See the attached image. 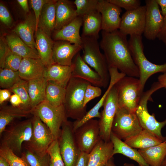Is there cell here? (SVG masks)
<instances>
[{"label": "cell", "mask_w": 166, "mask_h": 166, "mask_svg": "<svg viewBox=\"0 0 166 166\" xmlns=\"http://www.w3.org/2000/svg\"><path fill=\"white\" fill-rule=\"evenodd\" d=\"M99 43L109 68L114 67L126 76L139 78L138 68L132 58L127 36L119 30L111 32L102 31Z\"/></svg>", "instance_id": "obj_1"}, {"label": "cell", "mask_w": 166, "mask_h": 166, "mask_svg": "<svg viewBox=\"0 0 166 166\" xmlns=\"http://www.w3.org/2000/svg\"><path fill=\"white\" fill-rule=\"evenodd\" d=\"M90 84L83 79L71 77L66 86L63 104L67 118L78 120L86 114L84 95L86 87Z\"/></svg>", "instance_id": "obj_2"}, {"label": "cell", "mask_w": 166, "mask_h": 166, "mask_svg": "<svg viewBox=\"0 0 166 166\" xmlns=\"http://www.w3.org/2000/svg\"><path fill=\"white\" fill-rule=\"evenodd\" d=\"M128 42L132 58L139 70V79L144 90L146 81L151 76L159 72L166 73V63L157 65L148 60L144 52L142 35L130 36Z\"/></svg>", "instance_id": "obj_3"}, {"label": "cell", "mask_w": 166, "mask_h": 166, "mask_svg": "<svg viewBox=\"0 0 166 166\" xmlns=\"http://www.w3.org/2000/svg\"><path fill=\"white\" fill-rule=\"evenodd\" d=\"M115 85L118 107L136 113L143 93L139 78L125 76Z\"/></svg>", "instance_id": "obj_4"}, {"label": "cell", "mask_w": 166, "mask_h": 166, "mask_svg": "<svg viewBox=\"0 0 166 166\" xmlns=\"http://www.w3.org/2000/svg\"><path fill=\"white\" fill-rule=\"evenodd\" d=\"M81 38L82 58L99 74L106 88L109 85L110 76L105 57L100 50L98 39L91 37Z\"/></svg>", "instance_id": "obj_5"}, {"label": "cell", "mask_w": 166, "mask_h": 166, "mask_svg": "<svg viewBox=\"0 0 166 166\" xmlns=\"http://www.w3.org/2000/svg\"><path fill=\"white\" fill-rule=\"evenodd\" d=\"M32 131V118L6 128L0 136V146L9 149L21 156L23 144L30 140Z\"/></svg>", "instance_id": "obj_6"}, {"label": "cell", "mask_w": 166, "mask_h": 166, "mask_svg": "<svg viewBox=\"0 0 166 166\" xmlns=\"http://www.w3.org/2000/svg\"><path fill=\"white\" fill-rule=\"evenodd\" d=\"M33 115L38 116L49 128L54 140H58L61 132V127L67 120L63 105H52L45 100L31 111Z\"/></svg>", "instance_id": "obj_7"}, {"label": "cell", "mask_w": 166, "mask_h": 166, "mask_svg": "<svg viewBox=\"0 0 166 166\" xmlns=\"http://www.w3.org/2000/svg\"><path fill=\"white\" fill-rule=\"evenodd\" d=\"M162 87L158 81L154 83L150 89L143 92L136 113L143 129L147 130L153 133L163 142L165 137L161 132L162 129L166 125V119L162 122L158 121L156 119L154 114L151 115L147 108L148 101L151 95L155 91Z\"/></svg>", "instance_id": "obj_8"}, {"label": "cell", "mask_w": 166, "mask_h": 166, "mask_svg": "<svg viewBox=\"0 0 166 166\" xmlns=\"http://www.w3.org/2000/svg\"><path fill=\"white\" fill-rule=\"evenodd\" d=\"M32 119V136L30 140L24 142L22 146L43 157L48 153V150L54 140L49 129L38 116L33 115Z\"/></svg>", "instance_id": "obj_9"}, {"label": "cell", "mask_w": 166, "mask_h": 166, "mask_svg": "<svg viewBox=\"0 0 166 166\" xmlns=\"http://www.w3.org/2000/svg\"><path fill=\"white\" fill-rule=\"evenodd\" d=\"M143 129L136 113L118 107L111 128V132L116 136L124 140Z\"/></svg>", "instance_id": "obj_10"}, {"label": "cell", "mask_w": 166, "mask_h": 166, "mask_svg": "<svg viewBox=\"0 0 166 166\" xmlns=\"http://www.w3.org/2000/svg\"><path fill=\"white\" fill-rule=\"evenodd\" d=\"M58 140L65 166H75L81 151L75 139L72 122L67 120L63 124Z\"/></svg>", "instance_id": "obj_11"}, {"label": "cell", "mask_w": 166, "mask_h": 166, "mask_svg": "<svg viewBox=\"0 0 166 166\" xmlns=\"http://www.w3.org/2000/svg\"><path fill=\"white\" fill-rule=\"evenodd\" d=\"M75 139L81 152L89 153L101 140L99 121L91 119L74 131Z\"/></svg>", "instance_id": "obj_12"}, {"label": "cell", "mask_w": 166, "mask_h": 166, "mask_svg": "<svg viewBox=\"0 0 166 166\" xmlns=\"http://www.w3.org/2000/svg\"><path fill=\"white\" fill-rule=\"evenodd\" d=\"M115 85L106 98L98 120L101 137L105 142L110 141L112 125L118 108L117 91Z\"/></svg>", "instance_id": "obj_13"}, {"label": "cell", "mask_w": 166, "mask_h": 166, "mask_svg": "<svg viewBox=\"0 0 166 166\" xmlns=\"http://www.w3.org/2000/svg\"><path fill=\"white\" fill-rule=\"evenodd\" d=\"M145 6L126 11L121 18L119 31L126 36L142 35L145 26Z\"/></svg>", "instance_id": "obj_14"}, {"label": "cell", "mask_w": 166, "mask_h": 166, "mask_svg": "<svg viewBox=\"0 0 166 166\" xmlns=\"http://www.w3.org/2000/svg\"><path fill=\"white\" fill-rule=\"evenodd\" d=\"M145 22L144 35L149 40H154L163 26L164 17L156 0L145 1Z\"/></svg>", "instance_id": "obj_15"}, {"label": "cell", "mask_w": 166, "mask_h": 166, "mask_svg": "<svg viewBox=\"0 0 166 166\" xmlns=\"http://www.w3.org/2000/svg\"><path fill=\"white\" fill-rule=\"evenodd\" d=\"M97 10L101 14L102 31L111 32L119 30L121 19V8L108 0H98Z\"/></svg>", "instance_id": "obj_16"}, {"label": "cell", "mask_w": 166, "mask_h": 166, "mask_svg": "<svg viewBox=\"0 0 166 166\" xmlns=\"http://www.w3.org/2000/svg\"><path fill=\"white\" fill-rule=\"evenodd\" d=\"M82 46L63 40L54 42L53 58L55 63L71 66L73 58L81 50Z\"/></svg>", "instance_id": "obj_17"}, {"label": "cell", "mask_w": 166, "mask_h": 166, "mask_svg": "<svg viewBox=\"0 0 166 166\" xmlns=\"http://www.w3.org/2000/svg\"><path fill=\"white\" fill-rule=\"evenodd\" d=\"M72 64L74 68L72 77L85 80L94 86L105 88L100 76L84 61L80 53L74 57Z\"/></svg>", "instance_id": "obj_18"}, {"label": "cell", "mask_w": 166, "mask_h": 166, "mask_svg": "<svg viewBox=\"0 0 166 166\" xmlns=\"http://www.w3.org/2000/svg\"><path fill=\"white\" fill-rule=\"evenodd\" d=\"M110 76V80L108 88L100 100L81 119L78 121V123L81 125L88 121L93 118L101 117V113L99 111L100 108L103 106L106 98L113 87L120 79L126 75L120 72L117 68L114 67L109 68Z\"/></svg>", "instance_id": "obj_19"}, {"label": "cell", "mask_w": 166, "mask_h": 166, "mask_svg": "<svg viewBox=\"0 0 166 166\" xmlns=\"http://www.w3.org/2000/svg\"><path fill=\"white\" fill-rule=\"evenodd\" d=\"M81 17L77 16L61 29L55 30L53 38L55 41L63 40L81 46L82 41L80 30L82 25Z\"/></svg>", "instance_id": "obj_20"}, {"label": "cell", "mask_w": 166, "mask_h": 166, "mask_svg": "<svg viewBox=\"0 0 166 166\" xmlns=\"http://www.w3.org/2000/svg\"><path fill=\"white\" fill-rule=\"evenodd\" d=\"M35 33V47L39 58L45 67L54 63L53 58L54 41L40 28Z\"/></svg>", "instance_id": "obj_21"}, {"label": "cell", "mask_w": 166, "mask_h": 166, "mask_svg": "<svg viewBox=\"0 0 166 166\" xmlns=\"http://www.w3.org/2000/svg\"><path fill=\"white\" fill-rule=\"evenodd\" d=\"M77 16L76 7L73 2L66 0H57L56 5L54 30L61 29Z\"/></svg>", "instance_id": "obj_22"}, {"label": "cell", "mask_w": 166, "mask_h": 166, "mask_svg": "<svg viewBox=\"0 0 166 166\" xmlns=\"http://www.w3.org/2000/svg\"><path fill=\"white\" fill-rule=\"evenodd\" d=\"M113 144L102 139L89 153L87 166H105L113 157Z\"/></svg>", "instance_id": "obj_23"}, {"label": "cell", "mask_w": 166, "mask_h": 166, "mask_svg": "<svg viewBox=\"0 0 166 166\" xmlns=\"http://www.w3.org/2000/svg\"><path fill=\"white\" fill-rule=\"evenodd\" d=\"M73 65H63L56 63L45 68L43 77L48 81L53 82L66 87L72 77Z\"/></svg>", "instance_id": "obj_24"}, {"label": "cell", "mask_w": 166, "mask_h": 166, "mask_svg": "<svg viewBox=\"0 0 166 166\" xmlns=\"http://www.w3.org/2000/svg\"><path fill=\"white\" fill-rule=\"evenodd\" d=\"M45 66L40 58H23L18 72L23 80L28 81L42 77Z\"/></svg>", "instance_id": "obj_25"}, {"label": "cell", "mask_w": 166, "mask_h": 166, "mask_svg": "<svg viewBox=\"0 0 166 166\" xmlns=\"http://www.w3.org/2000/svg\"><path fill=\"white\" fill-rule=\"evenodd\" d=\"M36 26L35 16L30 13L24 21L15 27L12 31L28 46L36 49L35 41L34 37Z\"/></svg>", "instance_id": "obj_26"}, {"label": "cell", "mask_w": 166, "mask_h": 166, "mask_svg": "<svg viewBox=\"0 0 166 166\" xmlns=\"http://www.w3.org/2000/svg\"><path fill=\"white\" fill-rule=\"evenodd\" d=\"M57 0H49L43 6L40 17L38 28L50 37L56 23V5Z\"/></svg>", "instance_id": "obj_27"}, {"label": "cell", "mask_w": 166, "mask_h": 166, "mask_svg": "<svg viewBox=\"0 0 166 166\" xmlns=\"http://www.w3.org/2000/svg\"><path fill=\"white\" fill-rule=\"evenodd\" d=\"M47 82L43 77L28 81V91L31 111L45 100Z\"/></svg>", "instance_id": "obj_28"}, {"label": "cell", "mask_w": 166, "mask_h": 166, "mask_svg": "<svg viewBox=\"0 0 166 166\" xmlns=\"http://www.w3.org/2000/svg\"><path fill=\"white\" fill-rule=\"evenodd\" d=\"M110 139L113 145V156L117 153L121 154L136 162L138 166H150L146 162L138 150L128 145L112 132Z\"/></svg>", "instance_id": "obj_29"}, {"label": "cell", "mask_w": 166, "mask_h": 166, "mask_svg": "<svg viewBox=\"0 0 166 166\" xmlns=\"http://www.w3.org/2000/svg\"><path fill=\"white\" fill-rule=\"evenodd\" d=\"M5 39L9 49L13 53L23 58H39L36 49L28 46L14 33L7 35Z\"/></svg>", "instance_id": "obj_30"}, {"label": "cell", "mask_w": 166, "mask_h": 166, "mask_svg": "<svg viewBox=\"0 0 166 166\" xmlns=\"http://www.w3.org/2000/svg\"><path fill=\"white\" fill-rule=\"evenodd\" d=\"M82 18L83 29L81 37H91L98 39L99 32L102 30L100 13L97 10L84 15Z\"/></svg>", "instance_id": "obj_31"}, {"label": "cell", "mask_w": 166, "mask_h": 166, "mask_svg": "<svg viewBox=\"0 0 166 166\" xmlns=\"http://www.w3.org/2000/svg\"><path fill=\"white\" fill-rule=\"evenodd\" d=\"M124 142L133 148L142 149L158 145L163 142L149 131L143 129L137 135L125 140Z\"/></svg>", "instance_id": "obj_32"}, {"label": "cell", "mask_w": 166, "mask_h": 166, "mask_svg": "<svg viewBox=\"0 0 166 166\" xmlns=\"http://www.w3.org/2000/svg\"><path fill=\"white\" fill-rule=\"evenodd\" d=\"M31 111L24 110L20 107L11 105L2 106L0 109V136L6 126L14 120L29 117Z\"/></svg>", "instance_id": "obj_33"}, {"label": "cell", "mask_w": 166, "mask_h": 166, "mask_svg": "<svg viewBox=\"0 0 166 166\" xmlns=\"http://www.w3.org/2000/svg\"><path fill=\"white\" fill-rule=\"evenodd\" d=\"M146 162L150 166H161L166 155V143L138 150Z\"/></svg>", "instance_id": "obj_34"}, {"label": "cell", "mask_w": 166, "mask_h": 166, "mask_svg": "<svg viewBox=\"0 0 166 166\" xmlns=\"http://www.w3.org/2000/svg\"><path fill=\"white\" fill-rule=\"evenodd\" d=\"M66 87L53 82L48 81L45 100L54 106L63 105L65 100Z\"/></svg>", "instance_id": "obj_35"}, {"label": "cell", "mask_w": 166, "mask_h": 166, "mask_svg": "<svg viewBox=\"0 0 166 166\" xmlns=\"http://www.w3.org/2000/svg\"><path fill=\"white\" fill-rule=\"evenodd\" d=\"M28 83V81L21 79L9 90L11 92L17 94L20 98L22 102L20 108L24 110L31 111Z\"/></svg>", "instance_id": "obj_36"}, {"label": "cell", "mask_w": 166, "mask_h": 166, "mask_svg": "<svg viewBox=\"0 0 166 166\" xmlns=\"http://www.w3.org/2000/svg\"><path fill=\"white\" fill-rule=\"evenodd\" d=\"M24 150L21 156L23 158L30 166H50V157L47 153L41 157L29 148L23 146Z\"/></svg>", "instance_id": "obj_37"}, {"label": "cell", "mask_w": 166, "mask_h": 166, "mask_svg": "<svg viewBox=\"0 0 166 166\" xmlns=\"http://www.w3.org/2000/svg\"><path fill=\"white\" fill-rule=\"evenodd\" d=\"M22 79L18 71L0 68V86L4 89H9Z\"/></svg>", "instance_id": "obj_38"}, {"label": "cell", "mask_w": 166, "mask_h": 166, "mask_svg": "<svg viewBox=\"0 0 166 166\" xmlns=\"http://www.w3.org/2000/svg\"><path fill=\"white\" fill-rule=\"evenodd\" d=\"M98 0H75L73 1L77 16L82 17L85 14L97 10Z\"/></svg>", "instance_id": "obj_39"}, {"label": "cell", "mask_w": 166, "mask_h": 166, "mask_svg": "<svg viewBox=\"0 0 166 166\" xmlns=\"http://www.w3.org/2000/svg\"><path fill=\"white\" fill-rule=\"evenodd\" d=\"M0 156L6 159L10 166H30L23 158L6 147L0 146Z\"/></svg>", "instance_id": "obj_40"}, {"label": "cell", "mask_w": 166, "mask_h": 166, "mask_svg": "<svg viewBox=\"0 0 166 166\" xmlns=\"http://www.w3.org/2000/svg\"><path fill=\"white\" fill-rule=\"evenodd\" d=\"M47 153L50 157V166H65L60 153L58 140L53 141Z\"/></svg>", "instance_id": "obj_41"}, {"label": "cell", "mask_w": 166, "mask_h": 166, "mask_svg": "<svg viewBox=\"0 0 166 166\" xmlns=\"http://www.w3.org/2000/svg\"><path fill=\"white\" fill-rule=\"evenodd\" d=\"M23 58L16 54L10 50L5 61V68L12 70L18 71Z\"/></svg>", "instance_id": "obj_42"}, {"label": "cell", "mask_w": 166, "mask_h": 166, "mask_svg": "<svg viewBox=\"0 0 166 166\" xmlns=\"http://www.w3.org/2000/svg\"><path fill=\"white\" fill-rule=\"evenodd\" d=\"M119 7L123 8L126 11L136 9L140 6L141 2L139 0H108Z\"/></svg>", "instance_id": "obj_43"}, {"label": "cell", "mask_w": 166, "mask_h": 166, "mask_svg": "<svg viewBox=\"0 0 166 166\" xmlns=\"http://www.w3.org/2000/svg\"><path fill=\"white\" fill-rule=\"evenodd\" d=\"M102 90L100 87L89 85L85 93L84 106L86 107L87 104L91 100L100 96Z\"/></svg>", "instance_id": "obj_44"}, {"label": "cell", "mask_w": 166, "mask_h": 166, "mask_svg": "<svg viewBox=\"0 0 166 166\" xmlns=\"http://www.w3.org/2000/svg\"><path fill=\"white\" fill-rule=\"evenodd\" d=\"M49 0H31L30 3L31 6L34 10L36 20V26L35 32L38 29L39 19L43 6L48 2Z\"/></svg>", "instance_id": "obj_45"}, {"label": "cell", "mask_w": 166, "mask_h": 166, "mask_svg": "<svg viewBox=\"0 0 166 166\" xmlns=\"http://www.w3.org/2000/svg\"><path fill=\"white\" fill-rule=\"evenodd\" d=\"M0 20L5 25L9 26L12 22V17L7 8L2 2L0 3Z\"/></svg>", "instance_id": "obj_46"}, {"label": "cell", "mask_w": 166, "mask_h": 166, "mask_svg": "<svg viewBox=\"0 0 166 166\" xmlns=\"http://www.w3.org/2000/svg\"><path fill=\"white\" fill-rule=\"evenodd\" d=\"M10 49L5 39L1 37L0 39V67L5 68V61Z\"/></svg>", "instance_id": "obj_47"}, {"label": "cell", "mask_w": 166, "mask_h": 166, "mask_svg": "<svg viewBox=\"0 0 166 166\" xmlns=\"http://www.w3.org/2000/svg\"><path fill=\"white\" fill-rule=\"evenodd\" d=\"M89 153L81 152L75 166H87Z\"/></svg>", "instance_id": "obj_48"}, {"label": "cell", "mask_w": 166, "mask_h": 166, "mask_svg": "<svg viewBox=\"0 0 166 166\" xmlns=\"http://www.w3.org/2000/svg\"><path fill=\"white\" fill-rule=\"evenodd\" d=\"M157 38L162 41L166 46V16L164 18L163 26L157 36Z\"/></svg>", "instance_id": "obj_49"}, {"label": "cell", "mask_w": 166, "mask_h": 166, "mask_svg": "<svg viewBox=\"0 0 166 166\" xmlns=\"http://www.w3.org/2000/svg\"><path fill=\"white\" fill-rule=\"evenodd\" d=\"M11 92L8 89H0V104L2 105L3 103L7 100L11 96Z\"/></svg>", "instance_id": "obj_50"}, {"label": "cell", "mask_w": 166, "mask_h": 166, "mask_svg": "<svg viewBox=\"0 0 166 166\" xmlns=\"http://www.w3.org/2000/svg\"><path fill=\"white\" fill-rule=\"evenodd\" d=\"M10 101L12 106L16 107H20L22 102L20 97L17 94L14 93L11 95Z\"/></svg>", "instance_id": "obj_51"}, {"label": "cell", "mask_w": 166, "mask_h": 166, "mask_svg": "<svg viewBox=\"0 0 166 166\" xmlns=\"http://www.w3.org/2000/svg\"><path fill=\"white\" fill-rule=\"evenodd\" d=\"M156 1L160 7L161 14L165 18L166 16V0H156Z\"/></svg>", "instance_id": "obj_52"}, {"label": "cell", "mask_w": 166, "mask_h": 166, "mask_svg": "<svg viewBox=\"0 0 166 166\" xmlns=\"http://www.w3.org/2000/svg\"><path fill=\"white\" fill-rule=\"evenodd\" d=\"M158 80L162 88H166V73L160 75L158 77Z\"/></svg>", "instance_id": "obj_53"}, {"label": "cell", "mask_w": 166, "mask_h": 166, "mask_svg": "<svg viewBox=\"0 0 166 166\" xmlns=\"http://www.w3.org/2000/svg\"><path fill=\"white\" fill-rule=\"evenodd\" d=\"M17 2L21 6L24 10L26 12H29V8L27 0H18Z\"/></svg>", "instance_id": "obj_54"}, {"label": "cell", "mask_w": 166, "mask_h": 166, "mask_svg": "<svg viewBox=\"0 0 166 166\" xmlns=\"http://www.w3.org/2000/svg\"><path fill=\"white\" fill-rule=\"evenodd\" d=\"M0 166H10L6 159L0 156Z\"/></svg>", "instance_id": "obj_55"}, {"label": "cell", "mask_w": 166, "mask_h": 166, "mask_svg": "<svg viewBox=\"0 0 166 166\" xmlns=\"http://www.w3.org/2000/svg\"><path fill=\"white\" fill-rule=\"evenodd\" d=\"M105 166H116L114 163L113 157L109 160Z\"/></svg>", "instance_id": "obj_56"}, {"label": "cell", "mask_w": 166, "mask_h": 166, "mask_svg": "<svg viewBox=\"0 0 166 166\" xmlns=\"http://www.w3.org/2000/svg\"><path fill=\"white\" fill-rule=\"evenodd\" d=\"M161 166H166V155L162 162Z\"/></svg>", "instance_id": "obj_57"}, {"label": "cell", "mask_w": 166, "mask_h": 166, "mask_svg": "<svg viewBox=\"0 0 166 166\" xmlns=\"http://www.w3.org/2000/svg\"><path fill=\"white\" fill-rule=\"evenodd\" d=\"M123 166H135V165L132 164L125 163L124 165Z\"/></svg>", "instance_id": "obj_58"}, {"label": "cell", "mask_w": 166, "mask_h": 166, "mask_svg": "<svg viewBox=\"0 0 166 166\" xmlns=\"http://www.w3.org/2000/svg\"><path fill=\"white\" fill-rule=\"evenodd\" d=\"M164 142L166 143V136L165 137V140Z\"/></svg>", "instance_id": "obj_59"}]
</instances>
